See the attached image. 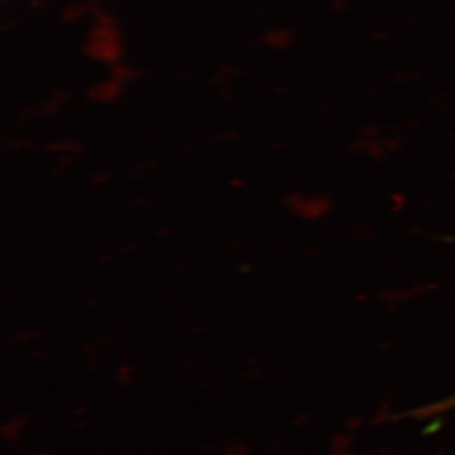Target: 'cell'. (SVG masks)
I'll return each instance as SVG.
<instances>
[{"label": "cell", "mask_w": 455, "mask_h": 455, "mask_svg": "<svg viewBox=\"0 0 455 455\" xmlns=\"http://www.w3.org/2000/svg\"><path fill=\"white\" fill-rule=\"evenodd\" d=\"M455 408V396L450 398V400L443 401V403H439V404L435 405V407H430L426 410V412H432V414H436V412L441 411H448V410H452Z\"/></svg>", "instance_id": "1"}]
</instances>
